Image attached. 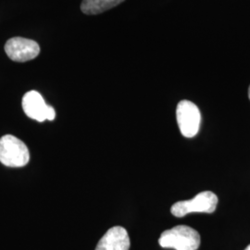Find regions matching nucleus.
<instances>
[{
    "instance_id": "10",
    "label": "nucleus",
    "mask_w": 250,
    "mask_h": 250,
    "mask_svg": "<svg viewBox=\"0 0 250 250\" xmlns=\"http://www.w3.org/2000/svg\"><path fill=\"white\" fill-rule=\"evenodd\" d=\"M249 97H250V89H249Z\"/></svg>"
},
{
    "instance_id": "8",
    "label": "nucleus",
    "mask_w": 250,
    "mask_h": 250,
    "mask_svg": "<svg viewBox=\"0 0 250 250\" xmlns=\"http://www.w3.org/2000/svg\"><path fill=\"white\" fill-rule=\"evenodd\" d=\"M125 0H83L81 10L84 14L96 15L116 7Z\"/></svg>"
},
{
    "instance_id": "2",
    "label": "nucleus",
    "mask_w": 250,
    "mask_h": 250,
    "mask_svg": "<svg viewBox=\"0 0 250 250\" xmlns=\"http://www.w3.org/2000/svg\"><path fill=\"white\" fill-rule=\"evenodd\" d=\"M30 161L26 145L17 137L6 134L0 138V162L5 166L20 168Z\"/></svg>"
},
{
    "instance_id": "6",
    "label": "nucleus",
    "mask_w": 250,
    "mask_h": 250,
    "mask_svg": "<svg viewBox=\"0 0 250 250\" xmlns=\"http://www.w3.org/2000/svg\"><path fill=\"white\" fill-rule=\"evenodd\" d=\"M5 51L11 61L25 62L36 59L40 53V46L34 40L23 37H13L7 41Z\"/></svg>"
},
{
    "instance_id": "4",
    "label": "nucleus",
    "mask_w": 250,
    "mask_h": 250,
    "mask_svg": "<svg viewBox=\"0 0 250 250\" xmlns=\"http://www.w3.org/2000/svg\"><path fill=\"white\" fill-rule=\"evenodd\" d=\"M176 117L179 129L184 136L191 138L197 135L201 123V114L197 105L188 100H182L177 105Z\"/></svg>"
},
{
    "instance_id": "3",
    "label": "nucleus",
    "mask_w": 250,
    "mask_h": 250,
    "mask_svg": "<svg viewBox=\"0 0 250 250\" xmlns=\"http://www.w3.org/2000/svg\"><path fill=\"white\" fill-rule=\"evenodd\" d=\"M218 204V197L210 191H205L197 194L190 200L176 202L170 208L171 214L178 218L193 212L213 213Z\"/></svg>"
},
{
    "instance_id": "7",
    "label": "nucleus",
    "mask_w": 250,
    "mask_h": 250,
    "mask_svg": "<svg viewBox=\"0 0 250 250\" xmlns=\"http://www.w3.org/2000/svg\"><path fill=\"white\" fill-rule=\"evenodd\" d=\"M130 238L122 226L110 228L99 240L96 250H129Z\"/></svg>"
},
{
    "instance_id": "9",
    "label": "nucleus",
    "mask_w": 250,
    "mask_h": 250,
    "mask_svg": "<svg viewBox=\"0 0 250 250\" xmlns=\"http://www.w3.org/2000/svg\"><path fill=\"white\" fill-rule=\"evenodd\" d=\"M245 250H250V245L249 246V247H247V249Z\"/></svg>"
},
{
    "instance_id": "5",
    "label": "nucleus",
    "mask_w": 250,
    "mask_h": 250,
    "mask_svg": "<svg viewBox=\"0 0 250 250\" xmlns=\"http://www.w3.org/2000/svg\"><path fill=\"white\" fill-rule=\"evenodd\" d=\"M22 108L27 116L39 123L45 120L53 121L56 117V111L53 107L47 105L43 97L34 90L23 96Z\"/></svg>"
},
{
    "instance_id": "1",
    "label": "nucleus",
    "mask_w": 250,
    "mask_h": 250,
    "mask_svg": "<svg viewBox=\"0 0 250 250\" xmlns=\"http://www.w3.org/2000/svg\"><path fill=\"white\" fill-rule=\"evenodd\" d=\"M200 241V235L195 229L187 225H178L162 232L159 244L164 249L197 250Z\"/></svg>"
}]
</instances>
